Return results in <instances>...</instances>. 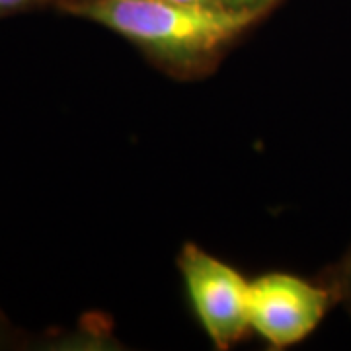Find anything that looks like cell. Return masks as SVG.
<instances>
[{
    "label": "cell",
    "mask_w": 351,
    "mask_h": 351,
    "mask_svg": "<svg viewBox=\"0 0 351 351\" xmlns=\"http://www.w3.org/2000/svg\"><path fill=\"white\" fill-rule=\"evenodd\" d=\"M59 6L172 66L205 63L263 14L170 0H61Z\"/></svg>",
    "instance_id": "6da1fadb"
},
{
    "label": "cell",
    "mask_w": 351,
    "mask_h": 351,
    "mask_svg": "<svg viewBox=\"0 0 351 351\" xmlns=\"http://www.w3.org/2000/svg\"><path fill=\"white\" fill-rule=\"evenodd\" d=\"M330 293L289 274H265L252 281L250 326L274 348L299 343L320 324Z\"/></svg>",
    "instance_id": "3957f363"
},
{
    "label": "cell",
    "mask_w": 351,
    "mask_h": 351,
    "mask_svg": "<svg viewBox=\"0 0 351 351\" xmlns=\"http://www.w3.org/2000/svg\"><path fill=\"white\" fill-rule=\"evenodd\" d=\"M170 2H184V4H217V0H170Z\"/></svg>",
    "instance_id": "8992f818"
},
{
    "label": "cell",
    "mask_w": 351,
    "mask_h": 351,
    "mask_svg": "<svg viewBox=\"0 0 351 351\" xmlns=\"http://www.w3.org/2000/svg\"><path fill=\"white\" fill-rule=\"evenodd\" d=\"M36 0H0V16H6V14L18 12V10H24L29 4H34Z\"/></svg>",
    "instance_id": "5b68a950"
},
{
    "label": "cell",
    "mask_w": 351,
    "mask_h": 351,
    "mask_svg": "<svg viewBox=\"0 0 351 351\" xmlns=\"http://www.w3.org/2000/svg\"><path fill=\"white\" fill-rule=\"evenodd\" d=\"M189 301L217 350H228L250 326L252 281L195 244H186L178 258Z\"/></svg>",
    "instance_id": "7a4b0ae2"
},
{
    "label": "cell",
    "mask_w": 351,
    "mask_h": 351,
    "mask_svg": "<svg viewBox=\"0 0 351 351\" xmlns=\"http://www.w3.org/2000/svg\"><path fill=\"white\" fill-rule=\"evenodd\" d=\"M271 2L274 0H217L219 6H225L230 10H262V12H265V8Z\"/></svg>",
    "instance_id": "277c9868"
}]
</instances>
